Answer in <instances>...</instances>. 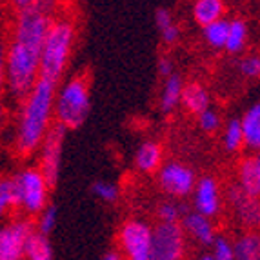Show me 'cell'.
Instances as JSON below:
<instances>
[{"mask_svg":"<svg viewBox=\"0 0 260 260\" xmlns=\"http://www.w3.org/2000/svg\"><path fill=\"white\" fill-rule=\"evenodd\" d=\"M197 124H199V129H202L204 133H217L218 129H222V117H220V113L217 111V109H213V108H208L206 111H202L197 117Z\"/></svg>","mask_w":260,"mask_h":260,"instance_id":"f546056e","label":"cell"},{"mask_svg":"<svg viewBox=\"0 0 260 260\" xmlns=\"http://www.w3.org/2000/svg\"><path fill=\"white\" fill-rule=\"evenodd\" d=\"M156 71H158V77L160 78H168L169 75H173L175 64H173V60H171V56H168V55L158 56V60H156Z\"/></svg>","mask_w":260,"mask_h":260,"instance_id":"d590c367","label":"cell"},{"mask_svg":"<svg viewBox=\"0 0 260 260\" xmlns=\"http://www.w3.org/2000/svg\"><path fill=\"white\" fill-rule=\"evenodd\" d=\"M247 39H249L247 24L242 18H233V20H230V31H228L224 51L230 53V55H239L246 49Z\"/></svg>","mask_w":260,"mask_h":260,"instance_id":"7402d4cb","label":"cell"},{"mask_svg":"<svg viewBox=\"0 0 260 260\" xmlns=\"http://www.w3.org/2000/svg\"><path fill=\"white\" fill-rule=\"evenodd\" d=\"M156 186L169 199L182 200L193 193L199 180L195 169L180 160H168L156 171Z\"/></svg>","mask_w":260,"mask_h":260,"instance_id":"52a82bcc","label":"cell"},{"mask_svg":"<svg viewBox=\"0 0 260 260\" xmlns=\"http://www.w3.org/2000/svg\"><path fill=\"white\" fill-rule=\"evenodd\" d=\"M237 71L240 77L247 80H258L260 78V53H247L237 64Z\"/></svg>","mask_w":260,"mask_h":260,"instance_id":"83f0119b","label":"cell"},{"mask_svg":"<svg viewBox=\"0 0 260 260\" xmlns=\"http://www.w3.org/2000/svg\"><path fill=\"white\" fill-rule=\"evenodd\" d=\"M237 260H260V233L258 231H242L233 240Z\"/></svg>","mask_w":260,"mask_h":260,"instance_id":"ffe728a7","label":"cell"},{"mask_svg":"<svg viewBox=\"0 0 260 260\" xmlns=\"http://www.w3.org/2000/svg\"><path fill=\"white\" fill-rule=\"evenodd\" d=\"M255 155H256V158H258V162H260V151H258V153H255Z\"/></svg>","mask_w":260,"mask_h":260,"instance_id":"b9f144b4","label":"cell"},{"mask_svg":"<svg viewBox=\"0 0 260 260\" xmlns=\"http://www.w3.org/2000/svg\"><path fill=\"white\" fill-rule=\"evenodd\" d=\"M153 225L142 218H127L118 230V251L124 260H151Z\"/></svg>","mask_w":260,"mask_h":260,"instance_id":"8992f818","label":"cell"},{"mask_svg":"<svg viewBox=\"0 0 260 260\" xmlns=\"http://www.w3.org/2000/svg\"><path fill=\"white\" fill-rule=\"evenodd\" d=\"M6 71H8V40L0 37V96L6 93Z\"/></svg>","mask_w":260,"mask_h":260,"instance_id":"1f68e13d","label":"cell"},{"mask_svg":"<svg viewBox=\"0 0 260 260\" xmlns=\"http://www.w3.org/2000/svg\"><path fill=\"white\" fill-rule=\"evenodd\" d=\"M51 20L33 6L15 13L8 39L6 93L18 102L40 78V53Z\"/></svg>","mask_w":260,"mask_h":260,"instance_id":"6da1fadb","label":"cell"},{"mask_svg":"<svg viewBox=\"0 0 260 260\" xmlns=\"http://www.w3.org/2000/svg\"><path fill=\"white\" fill-rule=\"evenodd\" d=\"M91 191L96 199L106 202V204L117 202L118 197H120V187L115 182H111V180H96V182L93 184Z\"/></svg>","mask_w":260,"mask_h":260,"instance_id":"f1b7e54d","label":"cell"},{"mask_svg":"<svg viewBox=\"0 0 260 260\" xmlns=\"http://www.w3.org/2000/svg\"><path fill=\"white\" fill-rule=\"evenodd\" d=\"M228 31H230V20L228 18H220V20L208 24L202 27V37H204L206 46L211 49H220L225 48V40H228Z\"/></svg>","mask_w":260,"mask_h":260,"instance_id":"603a6c76","label":"cell"},{"mask_svg":"<svg viewBox=\"0 0 260 260\" xmlns=\"http://www.w3.org/2000/svg\"><path fill=\"white\" fill-rule=\"evenodd\" d=\"M186 206L175 199H169L166 202H160L156 208V218L162 224H180L182 217L186 215Z\"/></svg>","mask_w":260,"mask_h":260,"instance_id":"484cf974","label":"cell"},{"mask_svg":"<svg viewBox=\"0 0 260 260\" xmlns=\"http://www.w3.org/2000/svg\"><path fill=\"white\" fill-rule=\"evenodd\" d=\"M191 199H193V211L213 220L220 217L224 209V191L220 182L211 175H204L197 180Z\"/></svg>","mask_w":260,"mask_h":260,"instance_id":"7c38bea8","label":"cell"},{"mask_svg":"<svg viewBox=\"0 0 260 260\" xmlns=\"http://www.w3.org/2000/svg\"><path fill=\"white\" fill-rule=\"evenodd\" d=\"M6 2H8V0H0V27H2V22H4V11H6Z\"/></svg>","mask_w":260,"mask_h":260,"instance_id":"ab89813d","label":"cell"},{"mask_svg":"<svg viewBox=\"0 0 260 260\" xmlns=\"http://www.w3.org/2000/svg\"><path fill=\"white\" fill-rule=\"evenodd\" d=\"M240 127L244 135V149L249 153L260 151V102L251 104L240 117Z\"/></svg>","mask_w":260,"mask_h":260,"instance_id":"e0dca14e","label":"cell"},{"mask_svg":"<svg viewBox=\"0 0 260 260\" xmlns=\"http://www.w3.org/2000/svg\"><path fill=\"white\" fill-rule=\"evenodd\" d=\"M256 231H258V233H260V225H258V230H256Z\"/></svg>","mask_w":260,"mask_h":260,"instance_id":"7bdbcfd3","label":"cell"},{"mask_svg":"<svg viewBox=\"0 0 260 260\" xmlns=\"http://www.w3.org/2000/svg\"><path fill=\"white\" fill-rule=\"evenodd\" d=\"M31 6L46 13L48 17L55 18L58 15V9H60V0H33Z\"/></svg>","mask_w":260,"mask_h":260,"instance_id":"d6a6232c","label":"cell"},{"mask_svg":"<svg viewBox=\"0 0 260 260\" xmlns=\"http://www.w3.org/2000/svg\"><path fill=\"white\" fill-rule=\"evenodd\" d=\"M184 89V78L175 71L173 75H169L162 82L160 95H158V108L164 115L173 113L177 108H180V96H182Z\"/></svg>","mask_w":260,"mask_h":260,"instance_id":"ac0fdd59","label":"cell"},{"mask_svg":"<svg viewBox=\"0 0 260 260\" xmlns=\"http://www.w3.org/2000/svg\"><path fill=\"white\" fill-rule=\"evenodd\" d=\"M222 146L228 153H239L244 149V135L240 118H230L222 126Z\"/></svg>","mask_w":260,"mask_h":260,"instance_id":"cb8c5ba5","label":"cell"},{"mask_svg":"<svg viewBox=\"0 0 260 260\" xmlns=\"http://www.w3.org/2000/svg\"><path fill=\"white\" fill-rule=\"evenodd\" d=\"M173 22H175L173 13H171L168 8H158L155 11V26H156V29H158V31H162L164 27L171 26Z\"/></svg>","mask_w":260,"mask_h":260,"instance_id":"e575fe53","label":"cell"},{"mask_svg":"<svg viewBox=\"0 0 260 260\" xmlns=\"http://www.w3.org/2000/svg\"><path fill=\"white\" fill-rule=\"evenodd\" d=\"M15 187L17 211L24 217L35 218L44 208L49 206V193L53 187L46 180L44 173L37 166H26L11 175Z\"/></svg>","mask_w":260,"mask_h":260,"instance_id":"5b68a950","label":"cell"},{"mask_svg":"<svg viewBox=\"0 0 260 260\" xmlns=\"http://www.w3.org/2000/svg\"><path fill=\"white\" fill-rule=\"evenodd\" d=\"M24 260H53V246L49 237L33 231L24 246Z\"/></svg>","mask_w":260,"mask_h":260,"instance_id":"44dd1931","label":"cell"},{"mask_svg":"<svg viewBox=\"0 0 260 260\" xmlns=\"http://www.w3.org/2000/svg\"><path fill=\"white\" fill-rule=\"evenodd\" d=\"M186 233L180 224L153 225L151 260H184L186 256Z\"/></svg>","mask_w":260,"mask_h":260,"instance_id":"30bf717a","label":"cell"},{"mask_svg":"<svg viewBox=\"0 0 260 260\" xmlns=\"http://www.w3.org/2000/svg\"><path fill=\"white\" fill-rule=\"evenodd\" d=\"M35 231H39L40 235H49L53 233V230L56 228V222H58V211H56L55 206L49 204L48 208H44L42 211L35 217Z\"/></svg>","mask_w":260,"mask_h":260,"instance_id":"4316f807","label":"cell"},{"mask_svg":"<svg viewBox=\"0 0 260 260\" xmlns=\"http://www.w3.org/2000/svg\"><path fill=\"white\" fill-rule=\"evenodd\" d=\"M158 33H160V39H162V42H164L166 46H175V44L180 40V35H182L180 26H178L177 22H173L171 26L164 27V29L158 31Z\"/></svg>","mask_w":260,"mask_h":260,"instance_id":"836d02e7","label":"cell"},{"mask_svg":"<svg viewBox=\"0 0 260 260\" xmlns=\"http://www.w3.org/2000/svg\"><path fill=\"white\" fill-rule=\"evenodd\" d=\"M77 42V24L70 15H56L46 33L40 53V78L58 84L70 68Z\"/></svg>","mask_w":260,"mask_h":260,"instance_id":"3957f363","label":"cell"},{"mask_svg":"<svg viewBox=\"0 0 260 260\" xmlns=\"http://www.w3.org/2000/svg\"><path fill=\"white\" fill-rule=\"evenodd\" d=\"M213 260H237L233 249V240H230L225 235H217L215 242L211 244Z\"/></svg>","mask_w":260,"mask_h":260,"instance_id":"4dcf8cb0","label":"cell"},{"mask_svg":"<svg viewBox=\"0 0 260 260\" xmlns=\"http://www.w3.org/2000/svg\"><path fill=\"white\" fill-rule=\"evenodd\" d=\"M35 231L33 218L17 217L0 224V260H24V246Z\"/></svg>","mask_w":260,"mask_h":260,"instance_id":"8fae6325","label":"cell"},{"mask_svg":"<svg viewBox=\"0 0 260 260\" xmlns=\"http://www.w3.org/2000/svg\"><path fill=\"white\" fill-rule=\"evenodd\" d=\"M13 211H17L13 178L9 175H0V224L9 220Z\"/></svg>","mask_w":260,"mask_h":260,"instance_id":"d4e9b609","label":"cell"},{"mask_svg":"<svg viewBox=\"0 0 260 260\" xmlns=\"http://www.w3.org/2000/svg\"><path fill=\"white\" fill-rule=\"evenodd\" d=\"M235 175H237L235 184H237L246 195L258 197L260 199V162L255 153L244 155L242 158L237 162Z\"/></svg>","mask_w":260,"mask_h":260,"instance_id":"5bb4252c","label":"cell"},{"mask_svg":"<svg viewBox=\"0 0 260 260\" xmlns=\"http://www.w3.org/2000/svg\"><path fill=\"white\" fill-rule=\"evenodd\" d=\"M180 108L189 115L199 117L200 113L211 108V95L209 89L199 80L184 82L182 96H180Z\"/></svg>","mask_w":260,"mask_h":260,"instance_id":"2e32d148","label":"cell"},{"mask_svg":"<svg viewBox=\"0 0 260 260\" xmlns=\"http://www.w3.org/2000/svg\"><path fill=\"white\" fill-rule=\"evenodd\" d=\"M224 204L231 211V218L242 231H256L260 225V199L246 195L237 184H230L224 191Z\"/></svg>","mask_w":260,"mask_h":260,"instance_id":"9c48e42d","label":"cell"},{"mask_svg":"<svg viewBox=\"0 0 260 260\" xmlns=\"http://www.w3.org/2000/svg\"><path fill=\"white\" fill-rule=\"evenodd\" d=\"M68 137V129L58 124H53V127L48 131L46 139L42 140L39 148V164L37 168L40 169L49 182V186L55 187L58 178H60L62 169V155H64V144Z\"/></svg>","mask_w":260,"mask_h":260,"instance_id":"ba28073f","label":"cell"},{"mask_svg":"<svg viewBox=\"0 0 260 260\" xmlns=\"http://www.w3.org/2000/svg\"><path fill=\"white\" fill-rule=\"evenodd\" d=\"M164 164V146L158 140L146 139L135 151V168L144 175H155Z\"/></svg>","mask_w":260,"mask_h":260,"instance_id":"9a60e30c","label":"cell"},{"mask_svg":"<svg viewBox=\"0 0 260 260\" xmlns=\"http://www.w3.org/2000/svg\"><path fill=\"white\" fill-rule=\"evenodd\" d=\"M56 84L39 78L18 104L13 148L20 158H29L39 151L40 144L55 124Z\"/></svg>","mask_w":260,"mask_h":260,"instance_id":"7a4b0ae2","label":"cell"},{"mask_svg":"<svg viewBox=\"0 0 260 260\" xmlns=\"http://www.w3.org/2000/svg\"><path fill=\"white\" fill-rule=\"evenodd\" d=\"M186 237L195 240L199 246H211L217 239V225L213 218H208L197 211H186V215L180 220Z\"/></svg>","mask_w":260,"mask_h":260,"instance_id":"4fadbf2b","label":"cell"},{"mask_svg":"<svg viewBox=\"0 0 260 260\" xmlns=\"http://www.w3.org/2000/svg\"><path fill=\"white\" fill-rule=\"evenodd\" d=\"M31 2H33V0H8L9 8L13 9L15 13L20 11V9H26L27 6H31Z\"/></svg>","mask_w":260,"mask_h":260,"instance_id":"74e56055","label":"cell"},{"mask_svg":"<svg viewBox=\"0 0 260 260\" xmlns=\"http://www.w3.org/2000/svg\"><path fill=\"white\" fill-rule=\"evenodd\" d=\"M100 260H124V258H122L120 251H109V253H106Z\"/></svg>","mask_w":260,"mask_h":260,"instance_id":"f35d334b","label":"cell"},{"mask_svg":"<svg viewBox=\"0 0 260 260\" xmlns=\"http://www.w3.org/2000/svg\"><path fill=\"white\" fill-rule=\"evenodd\" d=\"M199 260H213V255L211 253H202V255L199 256Z\"/></svg>","mask_w":260,"mask_h":260,"instance_id":"60d3db41","label":"cell"},{"mask_svg":"<svg viewBox=\"0 0 260 260\" xmlns=\"http://www.w3.org/2000/svg\"><path fill=\"white\" fill-rule=\"evenodd\" d=\"M6 122H8V109H6L4 100L0 96V137H2V133L6 129Z\"/></svg>","mask_w":260,"mask_h":260,"instance_id":"8d00e7d4","label":"cell"},{"mask_svg":"<svg viewBox=\"0 0 260 260\" xmlns=\"http://www.w3.org/2000/svg\"><path fill=\"white\" fill-rule=\"evenodd\" d=\"M91 111V87L86 73L62 80L55 93V122L68 131L78 129Z\"/></svg>","mask_w":260,"mask_h":260,"instance_id":"277c9868","label":"cell"},{"mask_svg":"<svg viewBox=\"0 0 260 260\" xmlns=\"http://www.w3.org/2000/svg\"><path fill=\"white\" fill-rule=\"evenodd\" d=\"M225 15L224 0H193L191 4V17L200 27L220 20Z\"/></svg>","mask_w":260,"mask_h":260,"instance_id":"d6986e66","label":"cell"}]
</instances>
